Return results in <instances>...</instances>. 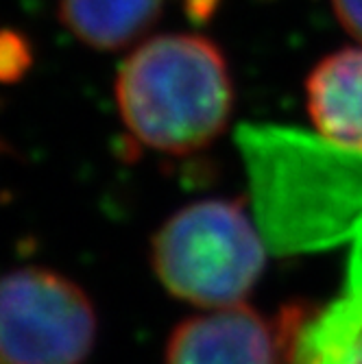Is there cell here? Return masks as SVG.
<instances>
[{
    "label": "cell",
    "instance_id": "cell-1",
    "mask_svg": "<svg viewBox=\"0 0 362 364\" xmlns=\"http://www.w3.org/2000/svg\"><path fill=\"white\" fill-rule=\"evenodd\" d=\"M116 103L136 142L169 155L210 146L234 112V81L223 50L196 33L142 42L118 70Z\"/></svg>",
    "mask_w": 362,
    "mask_h": 364
},
{
    "label": "cell",
    "instance_id": "cell-2",
    "mask_svg": "<svg viewBox=\"0 0 362 364\" xmlns=\"http://www.w3.org/2000/svg\"><path fill=\"white\" fill-rule=\"evenodd\" d=\"M151 262L173 296L218 310L243 304L267 267V249L240 203L206 198L157 229Z\"/></svg>",
    "mask_w": 362,
    "mask_h": 364
},
{
    "label": "cell",
    "instance_id": "cell-3",
    "mask_svg": "<svg viewBox=\"0 0 362 364\" xmlns=\"http://www.w3.org/2000/svg\"><path fill=\"white\" fill-rule=\"evenodd\" d=\"M96 332L94 306L73 279L40 267L0 277V364H83Z\"/></svg>",
    "mask_w": 362,
    "mask_h": 364
},
{
    "label": "cell",
    "instance_id": "cell-4",
    "mask_svg": "<svg viewBox=\"0 0 362 364\" xmlns=\"http://www.w3.org/2000/svg\"><path fill=\"white\" fill-rule=\"evenodd\" d=\"M271 325L249 306L218 308L175 327L164 364H275Z\"/></svg>",
    "mask_w": 362,
    "mask_h": 364
},
{
    "label": "cell",
    "instance_id": "cell-5",
    "mask_svg": "<svg viewBox=\"0 0 362 364\" xmlns=\"http://www.w3.org/2000/svg\"><path fill=\"white\" fill-rule=\"evenodd\" d=\"M306 109L323 142L362 155V44L314 65L306 79Z\"/></svg>",
    "mask_w": 362,
    "mask_h": 364
},
{
    "label": "cell",
    "instance_id": "cell-6",
    "mask_svg": "<svg viewBox=\"0 0 362 364\" xmlns=\"http://www.w3.org/2000/svg\"><path fill=\"white\" fill-rule=\"evenodd\" d=\"M288 364H362V225L341 292L297 332Z\"/></svg>",
    "mask_w": 362,
    "mask_h": 364
},
{
    "label": "cell",
    "instance_id": "cell-7",
    "mask_svg": "<svg viewBox=\"0 0 362 364\" xmlns=\"http://www.w3.org/2000/svg\"><path fill=\"white\" fill-rule=\"evenodd\" d=\"M164 0H59L61 22L98 50L134 44L157 22Z\"/></svg>",
    "mask_w": 362,
    "mask_h": 364
},
{
    "label": "cell",
    "instance_id": "cell-8",
    "mask_svg": "<svg viewBox=\"0 0 362 364\" xmlns=\"http://www.w3.org/2000/svg\"><path fill=\"white\" fill-rule=\"evenodd\" d=\"M339 24L362 44V0H330Z\"/></svg>",
    "mask_w": 362,
    "mask_h": 364
},
{
    "label": "cell",
    "instance_id": "cell-9",
    "mask_svg": "<svg viewBox=\"0 0 362 364\" xmlns=\"http://www.w3.org/2000/svg\"><path fill=\"white\" fill-rule=\"evenodd\" d=\"M24 46L16 38H0V79H11L24 65Z\"/></svg>",
    "mask_w": 362,
    "mask_h": 364
}]
</instances>
